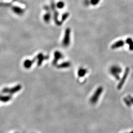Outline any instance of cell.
Wrapping results in <instances>:
<instances>
[{"mask_svg": "<svg viewBox=\"0 0 133 133\" xmlns=\"http://www.w3.org/2000/svg\"><path fill=\"white\" fill-rule=\"evenodd\" d=\"M103 91V88L101 86L98 87L97 89V90H96V91L95 92L94 94H93V96L91 98L90 100V102L92 104H95L97 102Z\"/></svg>", "mask_w": 133, "mask_h": 133, "instance_id": "6da1fadb", "label": "cell"}, {"mask_svg": "<svg viewBox=\"0 0 133 133\" xmlns=\"http://www.w3.org/2000/svg\"><path fill=\"white\" fill-rule=\"evenodd\" d=\"M110 73L117 80L120 79L119 74L122 72V69L120 66H113L110 68Z\"/></svg>", "mask_w": 133, "mask_h": 133, "instance_id": "7a4b0ae2", "label": "cell"}, {"mask_svg": "<svg viewBox=\"0 0 133 133\" xmlns=\"http://www.w3.org/2000/svg\"><path fill=\"white\" fill-rule=\"evenodd\" d=\"M70 35V29L69 28H67L65 30L64 37L62 42V44L65 47H67L69 45Z\"/></svg>", "mask_w": 133, "mask_h": 133, "instance_id": "3957f363", "label": "cell"}, {"mask_svg": "<svg viewBox=\"0 0 133 133\" xmlns=\"http://www.w3.org/2000/svg\"><path fill=\"white\" fill-rule=\"evenodd\" d=\"M129 68L128 67H127L126 68V70H125V71L124 72V74L123 76V77H122V78L120 80V81L119 82V83L118 84V86H117V88L118 89H121V88L122 87V86H123L126 80V78L127 77H128V75L129 74Z\"/></svg>", "mask_w": 133, "mask_h": 133, "instance_id": "277c9868", "label": "cell"}, {"mask_svg": "<svg viewBox=\"0 0 133 133\" xmlns=\"http://www.w3.org/2000/svg\"><path fill=\"white\" fill-rule=\"evenodd\" d=\"M62 58H63L62 54L58 51H55V52L54 53V58L53 61V65H56L57 62Z\"/></svg>", "mask_w": 133, "mask_h": 133, "instance_id": "5b68a950", "label": "cell"}, {"mask_svg": "<svg viewBox=\"0 0 133 133\" xmlns=\"http://www.w3.org/2000/svg\"><path fill=\"white\" fill-rule=\"evenodd\" d=\"M48 58V56H44L42 53H40L38 55V56L36 57V58L38 59V65L40 66L42 65L43 62L45 60L47 59Z\"/></svg>", "mask_w": 133, "mask_h": 133, "instance_id": "8992f818", "label": "cell"}, {"mask_svg": "<svg viewBox=\"0 0 133 133\" xmlns=\"http://www.w3.org/2000/svg\"><path fill=\"white\" fill-rule=\"evenodd\" d=\"M12 9L15 13L18 15H21L24 13V10L18 6H13Z\"/></svg>", "mask_w": 133, "mask_h": 133, "instance_id": "52a82bcc", "label": "cell"}, {"mask_svg": "<svg viewBox=\"0 0 133 133\" xmlns=\"http://www.w3.org/2000/svg\"><path fill=\"white\" fill-rule=\"evenodd\" d=\"M34 62V60H26L24 62V66L26 68H29L31 67L32 64H33V62Z\"/></svg>", "mask_w": 133, "mask_h": 133, "instance_id": "ba28073f", "label": "cell"}, {"mask_svg": "<svg viewBox=\"0 0 133 133\" xmlns=\"http://www.w3.org/2000/svg\"><path fill=\"white\" fill-rule=\"evenodd\" d=\"M123 45H124V43L122 41H118L117 43L113 44L112 45L111 48L112 49H115V48H119L120 47H121Z\"/></svg>", "mask_w": 133, "mask_h": 133, "instance_id": "9c48e42d", "label": "cell"}, {"mask_svg": "<svg viewBox=\"0 0 133 133\" xmlns=\"http://www.w3.org/2000/svg\"><path fill=\"white\" fill-rule=\"evenodd\" d=\"M44 20L46 22L48 23L50 21V19H51V14L49 12H47L46 13H45L44 15Z\"/></svg>", "mask_w": 133, "mask_h": 133, "instance_id": "30bf717a", "label": "cell"}, {"mask_svg": "<svg viewBox=\"0 0 133 133\" xmlns=\"http://www.w3.org/2000/svg\"><path fill=\"white\" fill-rule=\"evenodd\" d=\"M87 70L83 68H80L78 70V75L79 77H82L85 75V74L87 73Z\"/></svg>", "mask_w": 133, "mask_h": 133, "instance_id": "8fae6325", "label": "cell"}, {"mask_svg": "<svg viewBox=\"0 0 133 133\" xmlns=\"http://www.w3.org/2000/svg\"><path fill=\"white\" fill-rule=\"evenodd\" d=\"M70 66V63L69 62H64L62 63L61 64L59 65L58 66V68H66Z\"/></svg>", "mask_w": 133, "mask_h": 133, "instance_id": "7c38bea8", "label": "cell"}, {"mask_svg": "<svg viewBox=\"0 0 133 133\" xmlns=\"http://www.w3.org/2000/svg\"><path fill=\"white\" fill-rule=\"evenodd\" d=\"M56 6L59 9H62L65 6V2L63 1H60L57 3Z\"/></svg>", "mask_w": 133, "mask_h": 133, "instance_id": "4fadbf2b", "label": "cell"}, {"mask_svg": "<svg viewBox=\"0 0 133 133\" xmlns=\"http://www.w3.org/2000/svg\"><path fill=\"white\" fill-rule=\"evenodd\" d=\"M124 101L125 103L126 104V105L128 107H130L132 105V104H131L130 101L128 99V98H124Z\"/></svg>", "mask_w": 133, "mask_h": 133, "instance_id": "5bb4252c", "label": "cell"}, {"mask_svg": "<svg viewBox=\"0 0 133 133\" xmlns=\"http://www.w3.org/2000/svg\"><path fill=\"white\" fill-rule=\"evenodd\" d=\"M127 43L130 44V49L131 50H133V43L132 41L130 39L128 40L127 41Z\"/></svg>", "mask_w": 133, "mask_h": 133, "instance_id": "9a60e30c", "label": "cell"}, {"mask_svg": "<svg viewBox=\"0 0 133 133\" xmlns=\"http://www.w3.org/2000/svg\"><path fill=\"white\" fill-rule=\"evenodd\" d=\"M100 1V0H90V3L92 5H97Z\"/></svg>", "mask_w": 133, "mask_h": 133, "instance_id": "2e32d148", "label": "cell"}, {"mask_svg": "<svg viewBox=\"0 0 133 133\" xmlns=\"http://www.w3.org/2000/svg\"><path fill=\"white\" fill-rule=\"evenodd\" d=\"M128 99L129 100V101H130L132 105H133V97L131 96H128Z\"/></svg>", "mask_w": 133, "mask_h": 133, "instance_id": "e0dca14e", "label": "cell"}, {"mask_svg": "<svg viewBox=\"0 0 133 133\" xmlns=\"http://www.w3.org/2000/svg\"><path fill=\"white\" fill-rule=\"evenodd\" d=\"M133 133V131H131V132H129V133Z\"/></svg>", "mask_w": 133, "mask_h": 133, "instance_id": "ac0fdd59", "label": "cell"}]
</instances>
